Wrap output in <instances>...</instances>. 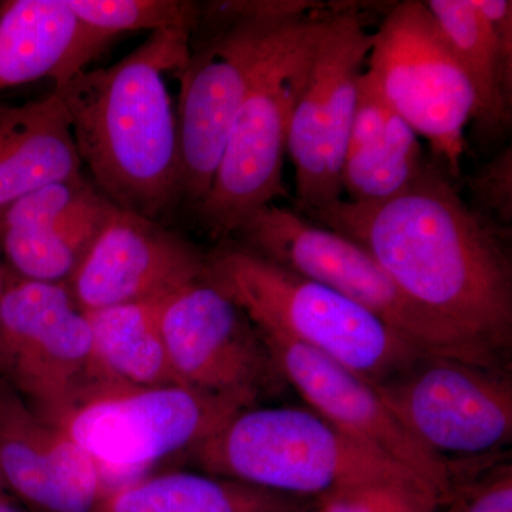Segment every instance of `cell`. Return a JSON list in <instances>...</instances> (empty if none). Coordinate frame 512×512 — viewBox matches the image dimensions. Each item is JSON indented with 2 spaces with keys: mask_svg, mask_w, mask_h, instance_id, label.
<instances>
[{
  "mask_svg": "<svg viewBox=\"0 0 512 512\" xmlns=\"http://www.w3.org/2000/svg\"><path fill=\"white\" fill-rule=\"evenodd\" d=\"M0 512H26L19 505L12 503L8 497L0 498Z\"/></svg>",
  "mask_w": 512,
  "mask_h": 512,
  "instance_id": "83f0119b",
  "label": "cell"
},
{
  "mask_svg": "<svg viewBox=\"0 0 512 512\" xmlns=\"http://www.w3.org/2000/svg\"><path fill=\"white\" fill-rule=\"evenodd\" d=\"M6 491H8V487H6L5 480H3L2 473H0V498L6 497Z\"/></svg>",
  "mask_w": 512,
  "mask_h": 512,
  "instance_id": "f546056e",
  "label": "cell"
},
{
  "mask_svg": "<svg viewBox=\"0 0 512 512\" xmlns=\"http://www.w3.org/2000/svg\"><path fill=\"white\" fill-rule=\"evenodd\" d=\"M471 210L511 239L512 231V148L481 165L466 178Z\"/></svg>",
  "mask_w": 512,
  "mask_h": 512,
  "instance_id": "484cf974",
  "label": "cell"
},
{
  "mask_svg": "<svg viewBox=\"0 0 512 512\" xmlns=\"http://www.w3.org/2000/svg\"><path fill=\"white\" fill-rule=\"evenodd\" d=\"M0 3H2V2H0Z\"/></svg>",
  "mask_w": 512,
  "mask_h": 512,
  "instance_id": "1f68e13d",
  "label": "cell"
},
{
  "mask_svg": "<svg viewBox=\"0 0 512 512\" xmlns=\"http://www.w3.org/2000/svg\"><path fill=\"white\" fill-rule=\"evenodd\" d=\"M205 259L156 221L114 207L67 286L83 312L161 301L201 279Z\"/></svg>",
  "mask_w": 512,
  "mask_h": 512,
  "instance_id": "9a60e30c",
  "label": "cell"
},
{
  "mask_svg": "<svg viewBox=\"0 0 512 512\" xmlns=\"http://www.w3.org/2000/svg\"><path fill=\"white\" fill-rule=\"evenodd\" d=\"M82 167L55 90L25 104L0 103V214L46 185L79 180Z\"/></svg>",
  "mask_w": 512,
  "mask_h": 512,
  "instance_id": "44dd1931",
  "label": "cell"
},
{
  "mask_svg": "<svg viewBox=\"0 0 512 512\" xmlns=\"http://www.w3.org/2000/svg\"><path fill=\"white\" fill-rule=\"evenodd\" d=\"M235 234L242 248L359 303L424 352L473 359L399 291L369 252L338 232L271 204Z\"/></svg>",
  "mask_w": 512,
  "mask_h": 512,
  "instance_id": "8fae6325",
  "label": "cell"
},
{
  "mask_svg": "<svg viewBox=\"0 0 512 512\" xmlns=\"http://www.w3.org/2000/svg\"><path fill=\"white\" fill-rule=\"evenodd\" d=\"M192 454L210 476L286 497L320 500L376 484L417 485L437 495L412 471L350 439L311 409L248 407Z\"/></svg>",
  "mask_w": 512,
  "mask_h": 512,
  "instance_id": "277c9868",
  "label": "cell"
},
{
  "mask_svg": "<svg viewBox=\"0 0 512 512\" xmlns=\"http://www.w3.org/2000/svg\"><path fill=\"white\" fill-rule=\"evenodd\" d=\"M6 278H8V268L0 256V302H2L3 292H5Z\"/></svg>",
  "mask_w": 512,
  "mask_h": 512,
  "instance_id": "f1b7e54d",
  "label": "cell"
},
{
  "mask_svg": "<svg viewBox=\"0 0 512 512\" xmlns=\"http://www.w3.org/2000/svg\"><path fill=\"white\" fill-rule=\"evenodd\" d=\"M426 5L473 89L477 137L483 144L503 140L512 124V2L429 0Z\"/></svg>",
  "mask_w": 512,
  "mask_h": 512,
  "instance_id": "ac0fdd59",
  "label": "cell"
},
{
  "mask_svg": "<svg viewBox=\"0 0 512 512\" xmlns=\"http://www.w3.org/2000/svg\"><path fill=\"white\" fill-rule=\"evenodd\" d=\"M292 512H303V511L301 510V508H299V510L292 511Z\"/></svg>",
  "mask_w": 512,
  "mask_h": 512,
  "instance_id": "4dcf8cb0",
  "label": "cell"
},
{
  "mask_svg": "<svg viewBox=\"0 0 512 512\" xmlns=\"http://www.w3.org/2000/svg\"><path fill=\"white\" fill-rule=\"evenodd\" d=\"M0 377L59 429L86 404L131 387L101 363L89 319L67 284L29 281L9 269L0 302Z\"/></svg>",
  "mask_w": 512,
  "mask_h": 512,
  "instance_id": "52a82bcc",
  "label": "cell"
},
{
  "mask_svg": "<svg viewBox=\"0 0 512 512\" xmlns=\"http://www.w3.org/2000/svg\"><path fill=\"white\" fill-rule=\"evenodd\" d=\"M470 484L456 485L446 512H512V467L510 463L483 471Z\"/></svg>",
  "mask_w": 512,
  "mask_h": 512,
  "instance_id": "4316f807",
  "label": "cell"
},
{
  "mask_svg": "<svg viewBox=\"0 0 512 512\" xmlns=\"http://www.w3.org/2000/svg\"><path fill=\"white\" fill-rule=\"evenodd\" d=\"M191 39L188 30L151 33L119 62L55 87L97 190L148 220L183 200L177 113L165 74L184 69Z\"/></svg>",
  "mask_w": 512,
  "mask_h": 512,
  "instance_id": "7a4b0ae2",
  "label": "cell"
},
{
  "mask_svg": "<svg viewBox=\"0 0 512 512\" xmlns=\"http://www.w3.org/2000/svg\"><path fill=\"white\" fill-rule=\"evenodd\" d=\"M429 161L416 131L363 73L340 177L346 201L389 200L410 187Z\"/></svg>",
  "mask_w": 512,
  "mask_h": 512,
  "instance_id": "ffe728a7",
  "label": "cell"
},
{
  "mask_svg": "<svg viewBox=\"0 0 512 512\" xmlns=\"http://www.w3.org/2000/svg\"><path fill=\"white\" fill-rule=\"evenodd\" d=\"M367 76L417 136L429 141L437 164L460 177L464 130L474 93L453 47L421 0L393 3L373 33Z\"/></svg>",
  "mask_w": 512,
  "mask_h": 512,
  "instance_id": "ba28073f",
  "label": "cell"
},
{
  "mask_svg": "<svg viewBox=\"0 0 512 512\" xmlns=\"http://www.w3.org/2000/svg\"><path fill=\"white\" fill-rule=\"evenodd\" d=\"M315 0H234L200 5L190 57L177 73L183 198L200 207L239 107L286 30L322 6Z\"/></svg>",
  "mask_w": 512,
  "mask_h": 512,
  "instance_id": "3957f363",
  "label": "cell"
},
{
  "mask_svg": "<svg viewBox=\"0 0 512 512\" xmlns=\"http://www.w3.org/2000/svg\"><path fill=\"white\" fill-rule=\"evenodd\" d=\"M80 23L113 40L121 33L188 30L200 22V3L184 0H64Z\"/></svg>",
  "mask_w": 512,
  "mask_h": 512,
  "instance_id": "cb8c5ba5",
  "label": "cell"
},
{
  "mask_svg": "<svg viewBox=\"0 0 512 512\" xmlns=\"http://www.w3.org/2000/svg\"><path fill=\"white\" fill-rule=\"evenodd\" d=\"M202 279L228 296L258 332L322 353L372 384L424 352L359 303L242 247L207 256Z\"/></svg>",
  "mask_w": 512,
  "mask_h": 512,
  "instance_id": "5b68a950",
  "label": "cell"
},
{
  "mask_svg": "<svg viewBox=\"0 0 512 512\" xmlns=\"http://www.w3.org/2000/svg\"><path fill=\"white\" fill-rule=\"evenodd\" d=\"M158 320L181 386L252 407L281 377L251 320L202 278L161 299Z\"/></svg>",
  "mask_w": 512,
  "mask_h": 512,
  "instance_id": "4fadbf2b",
  "label": "cell"
},
{
  "mask_svg": "<svg viewBox=\"0 0 512 512\" xmlns=\"http://www.w3.org/2000/svg\"><path fill=\"white\" fill-rule=\"evenodd\" d=\"M365 18L359 3H333L293 107L288 154L295 167V211L301 215L343 200V158L373 43Z\"/></svg>",
  "mask_w": 512,
  "mask_h": 512,
  "instance_id": "30bf717a",
  "label": "cell"
},
{
  "mask_svg": "<svg viewBox=\"0 0 512 512\" xmlns=\"http://www.w3.org/2000/svg\"><path fill=\"white\" fill-rule=\"evenodd\" d=\"M296 498L194 473L144 478L104 494L89 512H292Z\"/></svg>",
  "mask_w": 512,
  "mask_h": 512,
  "instance_id": "7402d4cb",
  "label": "cell"
},
{
  "mask_svg": "<svg viewBox=\"0 0 512 512\" xmlns=\"http://www.w3.org/2000/svg\"><path fill=\"white\" fill-rule=\"evenodd\" d=\"M158 302L84 312L101 363L128 386L141 389L181 386L168 360L158 320Z\"/></svg>",
  "mask_w": 512,
  "mask_h": 512,
  "instance_id": "603a6c76",
  "label": "cell"
},
{
  "mask_svg": "<svg viewBox=\"0 0 512 512\" xmlns=\"http://www.w3.org/2000/svg\"><path fill=\"white\" fill-rule=\"evenodd\" d=\"M258 333L281 379L291 384L312 412L350 439L412 471L444 503L450 501L460 470L434 456L404 429L375 384L306 346L272 333Z\"/></svg>",
  "mask_w": 512,
  "mask_h": 512,
  "instance_id": "5bb4252c",
  "label": "cell"
},
{
  "mask_svg": "<svg viewBox=\"0 0 512 512\" xmlns=\"http://www.w3.org/2000/svg\"><path fill=\"white\" fill-rule=\"evenodd\" d=\"M333 3L323 2L286 30L239 107L210 191L197 208L212 238L235 234L256 212L285 197L282 170L292 111Z\"/></svg>",
  "mask_w": 512,
  "mask_h": 512,
  "instance_id": "8992f818",
  "label": "cell"
},
{
  "mask_svg": "<svg viewBox=\"0 0 512 512\" xmlns=\"http://www.w3.org/2000/svg\"><path fill=\"white\" fill-rule=\"evenodd\" d=\"M0 473L8 490L42 512H89L103 474L67 431L47 423L0 377Z\"/></svg>",
  "mask_w": 512,
  "mask_h": 512,
  "instance_id": "e0dca14e",
  "label": "cell"
},
{
  "mask_svg": "<svg viewBox=\"0 0 512 512\" xmlns=\"http://www.w3.org/2000/svg\"><path fill=\"white\" fill-rule=\"evenodd\" d=\"M444 505L417 485L376 484L320 498L316 512H441Z\"/></svg>",
  "mask_w": 512,
  "mask_h": 512,
  "instance_id": "d4e9b609",
  "label": "cell"
},
{
  "mask_svg": "<svg viewBox=\"0 0 512 512\" xmlns=\"http://www.w3.org/2000/svg\"><path fill=\"white\" fill-rule=\"evenodd\" d=\"M303 217L369 252L468 356L504 365L512 343L510 238L471 210L436 161L389 200H339Z\"/></svg>",
  "mask_w": 512,
  "mask_h": 512,
  "instance_id": "6da1fadb",
  "label": "cell"
},
{
  "mask_svg": "<svg viewBox=\"0 0 512 512\" xmlns=\"http://www.w3.org/2000/svg\"><path fill=\"white\" fill-rule=\"evenodd\" d=\"M237 400L184 386L126 387L93 400L64 424L101 474L138 470L177 451L194 450L234 414Z\"/></svg>",
  "mask_w": 512,
  "mask_h": 512,
  "instance_id": "7c38bea8",
  "label": "cell"
},
{
  "mask_svg": "<svg viewBox=\"0 0 512 512\" xmlns=\"http://www.w3.org/2000/svg\"><path fill=\"white\" fill-rule=\"evenodd\" d=\"M110 43L77 20L64 0L0 3V93L52 79L62 86Z\"/></svg>",
  "mask_w": 512,
  "mask_h": 512,
  "instance_id": "d6986e66",
  "label": "cell"
},
{
  "mask_svg": "<svg viewBox=\"0 0 512 512\" xmlns=\"http://www.w3.org/2000/svg\"><path fill=\"white\" fill-rule=\"evenodd\" d=\"M375 386L404 429L451 466L493 456L511 443L512 383L505 365L423 352Z\"/></svg>",
  "mask_w": 512,
  "mask_h": 512,
  "instance_id": "9c48e42d",
  "label": "cell"
},
{
  "mask_svg": "<svg viewBox=\"0 0 512 512\" xmlns=\"http://www.w3.org/2000/svg\"><path fill=\"white\" fill-rule=\"evenodd\" d=\"M114 207L84 177L46 185L0 214V256L19 278L67 284Z\"/></svg>",
  "mask_w": 512,
  "mask_h": 512,
  "instance_id": "2e32d148",
  "label": "cell"
}]
</instances>
